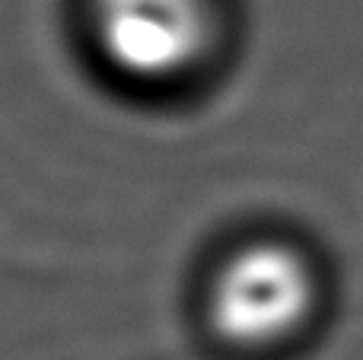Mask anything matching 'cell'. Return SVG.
Returning a JSON list of instances; mask_svg holds the SVG:
<instances>
[{
	"label": "cell",
	"instance_id": "cell-1",
	"mask_svg": "<svg viewBox=\"0 0 363 360\" xmlns=\"http://www.w3.org/2000/svg\"><path fill=\"white\" fill-rule=\"evenodd\" d=\"M315 278L287 242H249L217 268L207 287V319L236 348H268L309 319Z\"/></svg>",
	"mask_w": 363,
	"mask_h": 360
},
{
	"label": "cell",
	"instance_id": "cell-2",
	"mask_svg": "<svg viewBox=\"0 0 363 360\" xmlns=\"http://www.w3.org/2000/svg\"><path fill=\"white\" fill-rule=\"evenodd\" d=\"M93 55L128 83H172L211 42L207 0H83Z\"/></svg>",
	"mask_w": 363,
	"mask_h": 360
}]
</instances>
